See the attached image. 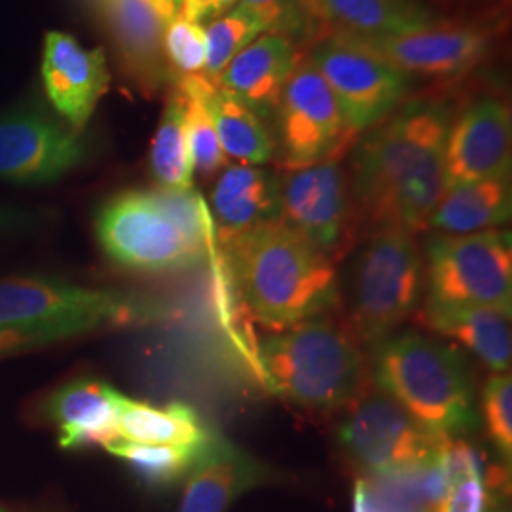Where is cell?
<instances>
[{
  "instance_id": "cell-1",
  "label": "cell",
  "mask_w": 512,
  "mask_h": 512,
  "mask_svg": "<svg viewBox=\"0 0 512 512\" xmlns=\"http://www.w3.org/2000/svg\"><path fill=\"white\" fill-rule=\"evenodd\" d=\"M452 112L444 101L412 99L370 128L353 158L351 192L376 230H425L446 194L444 150Z\"/></svg>"
},
{
  "instance_id": "cell-2",
  "label": "cell",
  "mask_w": 512,
  "mask_h": 512,
  "mask_svg": "<svg viewBox=\"0 0 512 512\" xmlns=\"http://www.w3.org/2000/svg\"><path fill=\"white\" fill-rule=\"evenodd\" d=\"M222 247L247 308L266 329L279 332L319 317L338 298L330 256L279 220Z\"/></svg>"
},
{
  "instance_id": "cell-3",
  "label": "cell",
  "mask_w": 512,
  "mask_h": 512,
  "mask_svg": "<svg viewBox=\"0 0 512 512\" xmlns=\"http://www.w3.org/2000/svg\"><path fill=\"white\" fill-rule=\"evenodd\" d=\"M374 384L440 439L480 427L471 372L456 349L429 336H389L376 346Z\"/></svg>"
},
{
  "instance_id": "cell-4",
  "label": "cell",
  "mask_w": 512,
  "mask_h": 512,
  "mask_svg": "<svg viewBox=\"0 0 512 512\" xmlns=\"http://www.w3.org/2000/svg\"><path fill=\"white\" fill-rule=\"evenodd\" d=\"M255 361L266 387L300 406L340 408L363 391L366 366L359 342L329 319L313 317L264 338Z\"/></svg>"
},
{
  "instance_id": "cell-5",
  "label": "cell",
  "mask_w": 512,
  "mask_h": 512,
  "mask_svg": "<svg viewBox=\"0 0 512 512\" xmlns=\"http://www.w3.org/2000/svg\"><path fill=\"white\" fill-rule=\"evenodd\" d=\"M425 287V264L414 234L382 228L366 243L351 281L353 338L378 346L416 311Z\"/></svg>"
},
{
  "instance_id": "cell-6",
  "label": "cell",
  "mask_w": 512,
  "mask_h": 512,
  "mask_svg": "<svg viewBox=\"0 0 512 512\" xmlns=\"http://www.w3.org/2000/svg\"><path fill=\"white\" fill-rule=\"evenodd\" d=\"M427 308L512 311V241L509 230L467 236L435 234L425 241Z\"/></svg>"
},
{
  "instance_id": "cell-7",
  "label": "cell",
  "mask_w": 512,
  "mask_h": 512,
  "mask_svg": "<svg viewBox=\"0 0 512 512\" xmlns=\"http://www.w3.org/2000/svg\"><path fill=\"white\" fill-rule=\"evenodd\" d=\"M162 315L160 302L137 294L50 279H0V323L6 325H61L88 334Z\"/></svg>"
},
{
  "instance_id": "cell-8",
  "label": "cell",
  "mask_w": 512,
  "mask_h": 512,
  "mask_svg": "<svg viewBox=\"0 0 512 512\" xmlns=\"http://www.w3.org/2000/svg\"><path fill=\"white\" fill-rule=\"evenodd\" d=\"M95 228L110 260L133 272H183L215 255L188 239L154 190H128L110 198L101 207Z\"/></svg>"
},
{
  "instance_id": "cell-9",
  "label": "cell",
  "mask_w": 512,
  "mask_h": 512,
  "mask_svg": "<svg viewBox=\"0 0 512 512\" xmlns=\"http://www.w3.org/2000/svg\"><path fill=\"white\" fill-rule=\"evenodd\" d=\"M338 439L349 458L374 476L410 473L437 458L446 444L380 389L355 403Z\"/></svg>"
},
{
  "instance_id": "cell-10",
  "label": "cell",
  "mask_w": 512,
  "mask_h": 512,
  "mask_svg": "<svg viewBox=\"0 0 512 512\" xmlns=\"http://www.w3.org/2000/svg\"><path fill=\"white\" fill-rule=\"evenodd\" d=\"M334 95L349 133L374 128L403 103L410 76L340 35L319 42L310 57Z\"/></svg>"
},
{
  "instance_id": "cell-11",
  "label": "cell",
  "mask_w": 512,
  "mask_h": 512,
  "mask_svg": "<svg viewBox=\"0 0 512 512\" xmlns=\"http://www.w3.org/2000/svg\"><path fill=\"white\" fill-rule=\"evenodd\" d=\"M275 112L283 160L291 169L334 158L348 137L338 103L308 57L296 61Z\"/></svg>"
},
{
  "instance_id": "cell-12",
  "label": "cell",
  "mask_w": 512,
  "mask_h": 512,
  "mask_svg": "<svg viewBox=\"0 0 512 512\" xmlns=\"http://www.w3.org/2000/svg\"><path fill=\"white\" fill-rule=\"evenodd\" d=\"M349 186L336 158L294 167L279 181V222L323 255H334L346 238Z\"/></svg>"
},
{
  "instance_id": "cell-13",
  "label": "cell",
  "mask_w": 512,
  "mask_h": 512,
  "mask_svg": "<svg viewBox=\"0 0 512 512\" xmlns=\"http://www.w3.org/2000/svg\"><path fill=\"white\" fill-rule=\"evenodd\" d=\"M353 46L376 55L404 74L421 76H458L475 69L486 57L492 37L486 29L475 25H440L423 27L401 35L361 37L334 33Z\"/></svg>"
},
{
  "instance_id": "cell-14",
  "label": "cell",
  "mask_w": 512,
  "mask_h": 512,
  "mask_svg": "<svg viewBox=\"0 0 512 512\" xmlns=\"http://www.w3.org/2000/svg\"><path fill=\"white\" fill-rule=\"evenodd\" d=\"M86 147L69 126L33 110L0 116V181L54 183L82 164Z\"/></svg>"
},
{
  "instance_id": "cell-15",
  "label": "cell",
  "mask_w": 512,
  "mask_h": 512,
  "mask_svg": "<svg viewBox=\"0 0 512 512\" xmlns=\"http://www.w3.org/2000/svg\"><path fill=\"white\" fill-rule=\"evenodd\" d=\"M511 145V107L494 97L471 103L448 131L444 150L446 190L511 175Z\"/></svg>"
},
{
  "instance_id": "cell-16",
  "label": "cell",
  "mask_w": 512,
  "mask_h": 512,
  "mask_svg": "<svg viewBox=\"0 0 512 512\" xmlns=\"http://www.w3.org/2000/svg\"><path fill=\"white\" fill-rule=\"evenodd\" d=\"M42 80L50 103L67 126L80 133L101 97L109 92L110 74L103 48L86 50L65 33H48L42 57Z\"/></svg>"
},
{
  "instance_id": "cell-17",
  "label": "cell",
  "mask_w": 512,
  "mask_h": 512,
  "mask_svg": "<svg viewBox=\"0 0 512 512\" xmlns=\"http://www.w3.org/2000/svg\"><path fill=\"white\" fill-rule=\"evenodd\" d=\"M270 476L262 461L213 433L186 475L179 512H228L241 495L266 484Z\"/></svg>"
},
{
  "instance_id": "cell-18",
  "label": "cell",
  "mask_w": 512,
  "mask_h": 512,
  "mask_svg": "<svg viewBox=\"0 0 512 512\" xmlns=\"http://www.w3.org/2000/svg\"><path fill=\"white\" fill-rule=\"evenodd\" d=\"M296 61L293 42L279 31H268L230 61L219 86L258 116H270L279 107Z\"/></svg>"
},
{
  "instance_id": "cell-19",
  "label": "cell",
  "mask_w": 512,
  "mask_h": 512,
  "mask_svg": "<svg viewBox=\"0 0 512 512\" xmlns=\"http://www.w3.org/2000/svg\"><path fill=\"white\" fill-rule=\"evenodd\" d=\"M217 241L279 220V181L260 165H226L211 194Z\"/></svg>"
},
{
  "instance_id": "cell-20",
  "label": "cell",
  "mask_w": 512,
  "mask_h": 512,
  "mask_svg": "<svg viewBox=\"0 0 512 512\" xmlns=\"http://www.w3.org/2000/svg\"><path fill=\"white\" fill-rule=\"evenodd\" d=\"M122 393L97 380H78L57 389L46 404V416L59 431V446H109L118 440Z\"/></svg>"
},
{
  "instance_id": "cell-21",
  "label": "cell",
  "mask_w": 512,
  "mask_h": 512,
  "mask_svg": "<svg viewBox=\"0 0 512 512\" xmlns=\"http://www.w3.org/2000/svg\"><path fill=\"white\" fill-rule=\"evenodd\" d=\"M110 33L139 84L158 88L165 80V18L156 0H101Z\"/></svg>"
},
{
  "instance_id": "cell-22",
  "label": "cell",
  "mask_w": 512,
  "mask_h": 512,
  "mask_svg": "<svg viewBox=\"0 0 512 512\" xmlns=\"http://www.w3.org/2000/svg\"><path fill=\"white\" fill-rule=\"evenodd\" d=\"M511 213V175L482 179L446 190L427 228L446 236H467L501 228Z\"/></svg>"
},
{
  "instance_id": "cell-23",
  "label": "cell",
  "mask_w": 512,
  "mask_h": 512,
  "mask_svg": "<svg viewBox=\"0 0 512 512\" xmlns=\"http://www.w3.org/2000/svg\"><path fill=\"white\" fill-rule=\"evenodd\" d=\"M423 323L469 349L495 374L511 370V313L492 308H427Z\"/></svg>"
},
{
  "instance_id": "cell-24",
  "label": "cell",
  "mask_w": 512,
  "mask_h": 512,
  "mask_svg": "<svg viewBox=\"0 0 512 512\" xmlns=\"http://www.w3.org/2000/svg\"><path fill=\"white\" fill-rule=\"evenodd\" d=\"M310 6L336 33L361 37L401 35L435 23L421 0H310Z\"/></svg>"
},
{
  "instance_id": "cell-25",
  "label": "cell",
  "mask_w": 512,
  "mask_h": 512,
  "mask_svg": "<svg viewBox=\"0 0 512 512\" xmlns=\"http://www.w3.org/2000/svg\"><path fill=\"white\" fill-rule=\"evenodd\" d=\"M213 433L205 427L200 414L188 404L165 406L133 401L126 395L118 410V439L141 444H167L202 448Z\"/></svg>"
},
{
  "instance_id": "cell-26",
  "label": "cell",
  "mask_w": 512,
  "mask_h": 512,
  "mask_svg": "<svg viewBox=\"0 0 512 512\" xmlns=\"http://www.w3.org/2000/svg\"><path fill=\"white\" fill-rule=\"evenodd\" d=\"M205 97L226 158L245 165H264L274 158V135L262 116L207 78Z\"/></svg>"
},
{
  "instance_id": "cell-27",
  "label": "cell",
  "mask_w": 512,
  "mask_h": 512,
  "mask_svg": "<svg viewBox=\"0 0 512 512\" xmlns=\"http://www.w3.org/2000/svg\"><path fill=\"white\" fill-rule=\"evenodd\" d=\"M150 169L158 188L184 190L194 184V158L184 120L183 95L177 86L169 93L160 126L152 141Z\"/></svg>"
},
{
  "instance_id": "cell-28",
  "label": "cell",
  "mask_w": 512,
  "mask_h": 512,
  "mask_svg": "<svg viewBox=\"0 0 512 512\" xmlns=\"http://www.w3.org/2000/svg\"><path fill=\"white\" fill-rule=\"evenodd\" d=\"M177 88L183 95L184 120L194 158V171H200L203 177H211L222 171L228 158L224 156V150L220 147L217 128L207 105L205 78L179 76Z\"/></svg>"
},
{
  "instance_id": "cell-29",
  "label": "cell",
  "mask_w": 512,
  "mask_h": 512,
  "mask_svg": "<svg viewBox=\"0 0 512 512\" xmlns=\"http://www.w3.org/2000/svg\"><path fill=\"white\" fill-rule=\"evenodd\" d=\"M202 448L141 444L122 439L114 440L109 446H105L109 454L128 463L137 475L152 486H169L188 475Z\"/></svg>"
},
{
  "instance_id": "cell-30",
  "label": "cell",
  "mask_w": 512,
  "mask_h": 512,
  "mask_svg": "<svg viewBox=\"0 0 512 512\" xmlns=\"http://www.w3.org/2000/svg\"><path fill=\"white\" fill-rule=\"evenodd\" d=\"M264 33H268L264 23L238 4L226 14L209 21L205 27L207 59L203 78L219 84L220 76L230 65V61Z\"/></svg>"
},
{
  "instance_id": "cell-31",
  "label": "cell",
  "mask_w": 512,
  "mask_h": 512,
  "mask_svg": "<svg viewBox=\"0 0 512 512\" xmlns=\"http://www.w3.org/2000/svg\"><path fill=\"white\" fill-rule=\"evenodd\" d=\"M164 52L167 65L179 76H202L207 59L205 27L177 14L165 27Z\"/></svg>"
},
{
  "instance_id": "cell-32",
  "label": "cell",
  "mask_w": 512,
  "mask_h": 512,
  "mask_svg": "<svg viewBox=\"0 0 512 512\" xmlns=\"http://www.w3.org/2000/svg\"><path fill=\"white\" fill-rule=\"evenodd\" d=\"M482 418L495 450L507 463H511L512 378L509 372L494 374L488 378L482 389Z\"/></svg>"
},
{
  "instance_id": "cell-33",
  "label": "cell",
  "mask_w": 512,
  "mask_h": 512,
  "mask_svg": "<svg viewBox=\"0 0 512 512\" xmlns=\"http://www.w3.org/2000/svg\"><path fill=\"white\" fill-rule=\"evenodd\" d=\"M82 336L78 330L61 325H6L0 323V359L31 349L48 348Z\"/></svg>"
},
{
  "instance_id": "cell-34",
  "label": "cell",
  "mask_w": 512,
  "mask_h": 512,
  "mask_svg": "<svg viewBox=\"0 0 512 512\" xmlns=\"http://www.w3.org/2000/svg\"><path fill=\"white\" fill-rule=\"evenodd\" d=\"M482 463L454 476L450 490L435 512H486L492 499Z\"/></svg>"
},
{
  "instance_id": "cell-35",
  "label": "cell",
  "mask_w": 512,
  "mask_h": 512,
  "mask_svg": "<svg viewBox=\"0 0 512 512\" xmlns=\"http://www.w3.org/2000/svg\"><path fill=\"white\" fill-rule=\"evenodd\" d=\"M302 2L304 0H239L238 6L260 19L266 31H272L291 21Z\"/></svg>"
},
{
  "instance_id": "cell-36",
  "label": "cell",
  "mask_w": 512,
  "mask_h": 512,
  "mask_svg": "<svg viewBox=\"0 0 512 512\" xmlns=\"http://www.w3.org/2000/svg\"><path fill=\"white\" fill-rule=\"evenodd\" d=\"M239 0H181L177 14L192 19L196 23H209L232 10Z\"/></svg>"
},
{
  "instance_id": "cell-37",
  "label": "cell",
  "mask_w": 512,
  "mask_h": 512,
  "mask_svg": "<svg viewBox=\"0 0 512 512\" xmlns=\"http://www.w3.org/2000/svg\"><path fill=\"white\" fill-rule=\"evenodd\" d=\"M156 2H158V6L162 8L165 18L169 21L177 16V12L181 8V0H156Z\"/></svg>"
},
{
  "instance_id": "cell-38",
  "label": "cell",
  "mask_w": 512,
  "mask_h": 512,
  "mask_svg": "<svg viewBox=\"0 0 512 512\" xmlns=\"http://www.w3.org/2000/svg\"><path fill=\"white\" fill-rule=\"evenodd\" d=\"M486 512H511L509 511V505L505 503V497L503 494H492V499L488 503V509Z\"/></svg>"
},
{
  "instance_id": "cell-39",
  "label": "cell",
  "mask_w": 512,
  "mask_h": 512,
  "mask_svg": "<svg viewBox=\"0 0 512 512\" xmlns=\"http://www.w3.org/2000/svg\"><path fill=\"white\" fill-rule=\"evenodd\" d=\"M0 512H4V511H2V509H0Z\"/></svg>"
}]
</instances>
